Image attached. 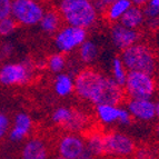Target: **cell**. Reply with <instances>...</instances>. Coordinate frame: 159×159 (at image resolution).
Returning a JSON list of instances; mask_svg holds the SVG:
<instances>
[{
  "mask_svg": "<svg viewBox=\"0 0 159 159\" xmlns=\"http://www.w3.org/2000/svg\"><path fill=\"white\" fill-rule=\"evenodd\" d=\"M15 51L16 46L12 41L5 40L3 43H0V62H7L15 55Z\"/></svg>",
  "mask_w": 159,
  "mask_h": 159,
  "instance_id": "25",
  "label": "cell"
},
{
  "mask_svg": "<svg viewBox=\"0 0 159 159\" xmlns=\"http://www.w3.org/2000/svg\"><path fill=\"white\" fill-rule=\"evenodd\" d=\"M56 9L66 25L87 30L93 28L99 18L93 0H56Z\"/></svg>",
  "mask_w": 159,
  "mask_h": 159,
  "instance_id": "2",
  "label": "cell"
},
{
  "mask_svg": "<svg viewBox=\"0 0 159 159\" xmlns=\"http://www.w3.org/2000/svg\"><path fill=\"white\" fill-rule=\"evenodd\" d=\"M75 93L80 100L95 106L101 103L120 106L125 99L124 87L111 76L93 67L81 68L75 75Z\"/></svg>",
  "mask_w": 159,
  "mask_h": 159,
  "instance_id": "1",
  "label": "cell"
},
{
  "mask_svg": "<svg viewBox=\"0 0 159 159\" xmlns=\"http://www.w3.org/2000/svg\"><path fill=\"white\" fill-rule=\"evenodd\" d=\"M85 141L87 150L95 158L105 156V134L100 133L99 130L89 131L85 136Z\"/></svg>",
  "mask_w": 159,
  "mask_h": 159,
  "instance_id": "20",
  "label": "cell"
},
{
  "mask_svg": "<svg viewBox=\"0 0 159 159\" xmlns=\"http://www.w3.org/2000/svg\"><path fill=\"white\" fill-rule=\"evenodd\" d=\"M133 117L129 114V111L127 110L126 107H121L120 106V110H119V117H118V124L117 125L120 126V127H129L133 124Z\"/></svg>",
  "mask_w": 159,
  "mask_h": 159,
  "instance_id": "27",
  "label": "cell"
},
{
  "mask_svg": "<svg viewBox=\"0 0 159 159\" xmlns=\"http://www.w3.org/2000/svg\"><path fill=\"white\" fill-rule=\"evenodd\" d=\"M136 148V143L127 134L119 130L105 133V156L115 159L130 158Z\"/></svg>",
  "mask_w": 159,
  "mask_h": 159,
  "instance_id": "8",
  "label": "cell"
},
{
  "mask_svg": "<svg viewBox=\"0 0 159 159\" xmlns=\"http://www.w3.org/2000/svg\"><path fill=\"white\" fill-rule=\"evenodd\" d=\"M117 0H93V5H95L96 9L99 12V15H102L106 9L108 8L109 6L111 5L112 2H115Z\"/></svg>",
  "mask_w": 159,
  "mask_h": 159,
  "instance_id": "31",
  "label": "cell"
},
{
  "mask_svg": "<svg viewBox=\"0 0 159 159\" xmlns=\"http://www.w3.org/2000/svg\"><path fill=\"white\" fill-rule=\"evenodd\" d=\"M157 82H158V89H159V78H158V80H157Z\"/></svg>",
  "mask_w": 159,
  "mask_h": 159,
  "instance_id": "38",
  "label": "cell"
},
{
  "mask_svg": "<svg viewBox=\"0 0 159 159\" xmlns=\"http://www.w3.org/2000/svg\"><path fill=\"white\" fill-rule=\"evenodd\" d=\"M145 27L149 31H155L159 29V18L157 19H146L145 21Z\"/></svg>",
  "mask_w": 159,
  "mask_h": 159,
  "instance_id": "32",
  "label": "cell"
},
{
  "mask_svg": "<svg viewBox=\"0 0 159 159\" xmlns=\"http://www.w3.org/2000/svg\"><path fill=\"white\" fill-rule=\"evenodd\" d=\"M87 151L85 137L79 134L62 135L57 143V154L64 159H77Z\"/></svg>",
  "mask_w": 159,
  "mask_h": 159,
  "instance_id": "10",
  "label": "cell"
},
{
  "mask_svg": "<svg viewBox=\"0 0 159 159\" xmlns=\"http://www.w3.org/2000/svg\"><path fill=\"white\" fill-rule=\"evenodd\" d=\"M145 21H146V17L143 15V8L131 6L126 11L125 15L121 17V19L119 20V24L127 27L129 29L139 30L141 27H145Z\"/></svg>",
  "mask_w": 159,
  "mask_h": 159,
  "instance_id": "19",
  "label": "cell"
},
{
  "mask_svg": "<svg viewBox=\"0 0 159 159\" xmlns=\"http://www.w3.org/2000/svg\"><path fill=\"white\" fill-rule=\"evenodd\" d=\"M34 129V121L28 112L19 111L15 115L9 129L8 138L13 143H19L28 139Z\"/></svg>",
  "mask_w": 159,
  "mask_h": 159,
  "instance_id": "13",
  "label": "cell"
},
{
  "mask_svg": "<svg viewBox=\"0 0 159 159\" xmlns=\"http://www.w3.org/2000/svg\"><path fill=\"white\" fill-rule=\"evenodd\" d=\"M109 39L115 49L122 51L139 43L141 39V32L140 30L129 29L119 22H116L109 28Z\"/></svg>",
  "mask_w": 159,
  "mask_h": 159,
  "instance_id": "11",
  "label": "cell"
},
{
  "mask_svg": "<svg viewBox=\"0 0 159 159\" xmlns=\"http://www.w3.org/2000/svg\"><path fill=\"white\" fill-rule=\"evenodd\" d=\"M119 57L128 71H139L155 76L159 69L158 58L154 49L143 41L122 50Z\"/></svg>",
  "mask_w": 159,
  "mask_h": 159,
  "instance_id": "3",
  "label": "cell"
},
{
  "mask_svg": "<svg viewBox=\"0 0 159 159\" xmlns=\"http://www.w3.org/2000/svg\"><path fill=\"white\" fill-rule=\"evenodd\" d=\"M134 159H155L156 156H155L154 150H151L149 147H137L134 152Z\"/></svg>",
  "mask_w": 159,
  "mask_h": 159,
  "instance_id": "28",
  "label": "cell"
},
{
  "mask_svg": "<svg viewBox=\"0 0 159 159\" xmlns=\"http://www.w3.org/2000/svg\"><path fill=\"white\" fill-rule=\"evenodd\" d=\"M88 39V30L79 27L65 25L53 36V47L58 52L69 55L78 50Z\"/></svg>",
  "mask_w": 159,
  "mask_h": 159,
  "instance_id": "9",
  "label": "cell"
},
{
  "mask_svg": "<svg viewBox=\"0 0 159 159\" xmlns=\"http://www.w3.org/2000/svg\"><path fill=\"white\" fill-rule=\"evenodd\" d=\"M11 127V120L3 112H0V140L8 136L9 129Z\"/></svg>",
  "mask_w": 159,
  "mask_h": 159,
  "instance_id": "29",
  "label": "cell"
},
{
  "mask_svg": "<svg viewBox=\"0 0 159 159\" xmlns=\"http://www.w3.org/2000/svg\"><path fill=\"white\" fill-rule=\"evenodd\" d=\"M46 11L43 2L34 0H12L11 17L18 26L31 28L39 25Z\"/></svg>",
  "mask_w": 159,
  "mask_h": 159,
  "instance_id": "7",
  "label": "cell"
},
{
  "mask_svg": "<svg viewBox=\"0 0 159 159\" xmlns=\"http://www.w3.org/2000/svg\"><path fill=\"white\" fill-rule=\"evenodd\" d=\"M100 55V47L93 39H87L77 50L78 60L86 67H91L98 60Z\"/></svg>",
  "mask_w": 159,
  "mask_h": 159,
  "instance_id": "16",
  "label": "cell"
},
{
  "mask_svg": "<svg viewBox=\"0 0 159 159\" xmlns=\"http://www.w3.org/2000/svg\"><path fill=\"white\" fill-rule=\"evenodd\" d=\"M46 66L49 72L53 75H59L65 72L67 68H68V59H67L66 55L61 52H53L50 56L48 57L46 60Z\"/></svg>",
  "mask_w": 159,
  "mask_h": 159,
  "instance_id": "22",
  "label": "cell"
},
{
  "mask_svg": "<svg viewBox=\"0 0 159 159\" xmlns=\"http://www.w3.org/2000/svg\"><path fill=\"white\" fill-rule=\"evenodd\" d=\"M110 70H111V78L119 86L124 87L126 84L128 76V70L122 62L121 58L119 56H115L111 59V65H110Z\"/></svg>",
  "mask_w": 159,
  "mask_h": 159,
  "instance_id": "23",
  "label": "cell"
},
{
  "mask_svg": "<svg viewBox=\"0 0 159 159\" xmlns=\"http://www.w3.org/2000/svg\"><path fill=\"white\" fill-rule=\"evenodd\" d=\"M143 10L146 19L159 18V0H149Z\"/></svg>",
  "mask_w": 159,
  "mask_h": 159,
  "instance_id": "26",
  "label": "cell"
},
{
  "mask_svg": "<svg viewBox=\"0 0 159 159\" xmlns=\"http://www.w3.org/2000/svg\"><path fill=\"white\" fill-rule=\"evenodd\" d=\"M124 91L128 99H154L158 91V82L152 75L128 71Z\"/></svg>",
  "mask_w": 159,
  "mask_h": 159,
  "instance_id": "5",
  "label": "cell"
},
{
  "mask_svg": "<svg viewBox=\"0 0 159 159\" xmlns=\"http://www.w3.org/2000/svg\"><path fill=\"white\" fill-rule=\"evenodd\" d=\"M131 1V3H133V6H135V7H139V8H143L148 3L149 0H130Z\"/></svg>",
  "mask_w": 159,
  "mask_h": 159,
  "instance_id": "33",
  "label": "cell"
},
{
  "mask_svg": "<svg viewBox=\"0 0 159 159\" xmlns=\"http://www.w3.org/2000/svg\"><path fill=\"white\" fill-rule=\"evenodd\" d=\"M133 6L130 0H117L115 2H112L106 9V11L102 13L106 20L110 24H116L119 22L121 17L126 13V11Z\"/></svg>",
  "mask_w": 159,
  "mask_h": 159,
  "instance_id": "21",
  "label": "cell"
},
{
  "mask_svg": "<svg viewBox=\"0 0 159 159\" xmlns=\"http://www.w3.org/2000/svg\"><path fill=\"white\" fill-rule=\"evenodd\" d=\"M62 22L64 20L58 10L56 8H49L46 9L38 27L43 34H48V36H55L57 31L62 27Z\"/></svg>",
  "mask_w": 159,
  "mask_h": 159,
  "instance_id": "15",
  "label": "cell"
},
{
  "mask_svg": "<svg viewBox=\"0 0 159 159\" xmlns=\"http://www.w3.org/2000/svg\"><path fill=\"white\" fill-rule=\"evenodd\" d=\"M156 118L159 120V100L156 101Z\"/></svg>",
  "mask_w": 159,
  "mask_h": 159,
  "instance_id": "35",
  "label": "cell"
},
{
  "mask_svg": "<svg viewBox=\"0 0 159 159\" xmlns=\"http://www.w3.org/2000/svg\"><path fill=\"white\" fill-rule=\"evenodd\" d=\"M34 1H39V2H43V1H46V0H34Z\"/></svg>",
  "mask_w": 159,
  "mask_h": 159,
  "instance_id": "37",
  "label": "cell"
},
{
  "mask_svg": "<svg viewBox=\"0 0 159 159\" xmlns=\"http://www.w3.org/2000/svg\"><path fill=\"white\" fill-rule=\"evenodd\" d=\"M53 93L60 98H67L75 93V77L69 72L56 75L52 84Z\"/></svg>",
  "mask_w": 159,
  "mask_h": 159,
  "instance_id": "18",
  "label": "cell"
},
{
  "mask_svg": "<svg viewBox=\"0 0 159 159\" xmlns=\"http://www.w3.org/2000/svg\"><path fill=\"white\" fill-rule=\"evenodd\" d=\"M36 61L25 57L19 61H7L0 66V85L6 87L27 86L36 75Z\"/></svg>",
  "mask_w": 159,
  "mask_h": 159,
  "instance_id": "4",
  "label": "cell"
},
{
  "mask_svg": "<svg viewBox=\"0 0 159 159\" xmlns=\"http://www.w3.org/2000/svg\"><path fill=\"white\" fill-rule=\"evenodd\" d=\"M18 24L12 17L0 20V38H9L17 31Z\"/></svg>",
  "mask_w": 159,
  "mask_h": 159,
  "instance_id": "24",
  "label": "cell"
},
{
  "mask_svg": "<svg viewBox=\"0 0 159 159\" xmlns=\"http://www.w3.org/2000/svg\"><path fill=\"white\" fill-rule=\"evenodd\" d=\"M49 155L47 141L38 136L26 139L20 151L21 159H49Z\"/></svg>",
  "mask_w": 159,
  "mask_h": 159,
  "instance_id": "14",
  "label": "cell"
},
{
  "mask_svg": "<svg viewBox=\"0 0 159 159\" xmlns=\"http://www.w3.org/2000/svg\"><path fill=\"white\" fill-rule=\"evenodd\" d=\"M50 120L53 125L64 128L68 133H81L90 125V117L80 109L67 106H59L51 112Z\"/></svg>",
  "mask_w": 159,
  "mask_h": 159,
  "instance_id": "6",
  "label": "cell"
},
{
  "mask_svg": "<svg viewBox=\"0 0 159 159\" xmlns=\"http://www.w3.org/2000/svg\"><path fill=\"white\" fill-rule=\"evenodd\" d=\"M125 107L133 119L150 122L156 119V101L154 99H127Z\"/></svg>",
  "mask_w": 159,
  "mask_h": 159,
  "instance_id": "12",
  "label": "cell"
},
{
  "mask_svg": "<svg viewBox=\"0 0 159 159\" xmlns=\"http://www.w3.org/2000/svg\"><path fill=\"white\" fill-rule=\"evenodd\" d=\"M156 135H157V138L159 139V125L157 126V128H156Z\"/></svg>",
  "mask_w": 159,
  "mask_h": 159,
  "instance_id": "36",
  "label": "cell"
},
{
  "mask_svg": "<svg viewBox=\"0 0 159 159\" xmlns=\"http://www.w3.org/2000/svg\"><path fill=\"white\" fill-rule=\"evenodd\" d=\"M121 106V105H120ZM120 106L109 105V103H101L95 106L96 118L105 127H111L118 124Z\"/></svg>",
  "mask_w": 159,
  "mask_h": 159,
  "instance_id": "17",
  "label": "cell"
},
{
  "mask_svg": "<svg viewBox=\"0 0 159 159\" xmlns=\"http://www.w3.org/2000/svg\"><path fill=\"white\" fill-rule=\"evenodd\" d=\"M56 159H64V158H61V157H59V156H57V158ZM77 159H95V157L93 156V155L89 152V151H86L85 154L82 155L81 157H79V158H77Z\"/></svg>",
  "mask_w": 159,
  "mask_h": 159,
  "instance_id": "34",
  "label": "cell"
},
{
  "mask_svg": "<svg viewBox=\"0 0 159 159\" xmlns=\"http://www.w3.org/2000/svg\"><path fill=\"white\" fill-rule=\"evenodd\" d=\"M12 0H0V20L11 17Z\"/></svg>",
  "mask_w": 159,
  "mask_h": 159,
  "instance_id": "30",
  "label": "cell"
}]
</instances>
